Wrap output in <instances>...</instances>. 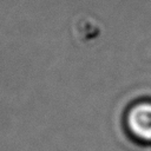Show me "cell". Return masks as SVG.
<instances>
[{
  "label": "cell",
  "instance_id": "obj_1",
  "mask_svg": "<svg viewBox=\"0 0 151 151\" xmlns=\"http://www.w3.org/2000/svg\"><path fill=\"white\" fill-rule=\"evenodd\" d=\"M127 132L138 142L151 143V99L137 100L125 113Z\"/></svg>",
  "mask_w": 151,
  "mask_h": 151
}]
</instances>
